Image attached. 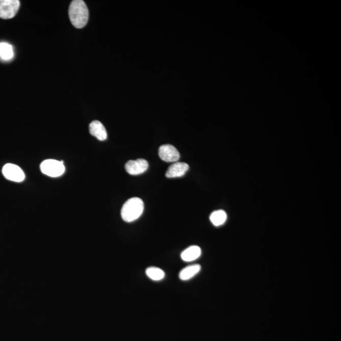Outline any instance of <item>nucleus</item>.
I'll list each match as a JSON object with an SVG mask.
<instances>
[{
  "label": "nucleus",
  "mask_w": 341,
  "mask_h": 341,
  "mask_svg": "<svg viewBox=\"0 0 341 341\" xmlns=\"http://www.w3.org/2000/svg\"><path fill=\"white\" fill-rule=\"evenodd\" d=\"M68 14L71 23L76 28H83L88 22L89 10L85 2L82 0H74L71 2Z\"/></svg>",
  "instance_id": "obj_1"
},
{
  "label": "nucleus",
  "mask_w": 341,
  "mask_h": 341,
  "mask_svg": "<svg viewBox=\"0 0 341 341\" xmlns=\"http://www.w3.org/2000/svg\"><path fill=\"white\" fill-rule=\"evenodd\" d=\"M144 202L140 198L134 197L124 203L121 208V217L123 221L131 223L137 220L144 211Z\"/></svg>",
  "instance_id": "obj_2"
},
{
  "label": "nucleus",
  "mask_w": 341,
  "mask_h": 341,
  "mask_svg": "<svg viewBox=\"0 0 341 341\" xmlns=\"http://www.w3.org/2000/svg\"><path fill=\"white\" fill-rule=\"evenodd\" d=\"M42 173L46 175L57 178L65 173V168L63 161L55 160H46L41 164Z\"/></svg>",
  "instance_id": "obj_3"
},
{
  "label": "nucleus",
  "mask_w": 341,
  "mask_h": 341,
  "mask_svg": "<svg viewBox=\"0 0 341 341\" xmlns=\"http://www.w3.org/2000/svg\"><path fill=\"white\" fill-rule=\"evenodd\" d=\"M18 0H0V18L10 19L14 18L20 7Z\"/></svg>",
  "instance_id": "obj_4"
},
{
  "label": "nucleus",
  "mask_w": 341,
  "mask_h": 341,
  "mask_svg": "<svg viewBox=\"0 0 341 341\" xmlns=\"http://www.w3.org/2000/svg\"><path fill=\"white\" fill-rule=\"evenodd\" d=\"M2 173L5 178L17 183H20L25 179V174L22 169L14 164H6L2 169Z\"/></svg>",
  "instance_id": "obj_5"
},
{
  "label": "nucleus",
  "mask_w": 341,
  "mask_h": 341,
  "mask_svg": "<svg viewBox=\"0 0 341 341\" xmlns=\"http://www.w3.org/2000/svg\"><path fill=\"white\" fill-rule=\"evenodd\" d=\"M159 155L161 160L166 162H176L180 158L178 150L173 145L166 144L163 145L159 149Z\"/></svg>",
  "instance_id": "obj_6"
},
{
  "label": "nucleus",
  "mask_w": 341,
  "mask_h": 341,
  "mask_svg": "<svg viewBox=\"0 0 341 341\" xmlns=\"http://www.w3.org/2000/svg\"><path fill=\"white\" fill-rule=\"evenodd\" d=\"M148 168H149V164L146 160H143V159L129 161L125 165L126 171L132 175H138V174L144 173L147 171Z\"/></svg>",
  "instance_id": "obj_7"
},
{
  "label": "nucleus",
  "mask_w": 341,
  "mask_h": 341,
  "mask_svg": "<svg viewBox=\"0 0 341 341\" xmlns=\"http://www.w3.org/2000/svg\"><path fill=\"white\" fill-rule=\"evenodd\" d=\"M189 166L187 163H176L169 167L166 176L169 178H178L183 176L189 170Z\"/></svg>",
  "instance_id": "obj_8"
},
{
  "label": "nucleus",
  "mask_w": 341,
  "mask_h": 341,
  "mask_svg": "<svg viewBox=\"0 0 341 341\" xmlns=\"http://www.w3.org/2000/svg\"><path fill=\"white\" fill-rule=\"evenodd\" d=\"M90 134L96 137L99 141H104L108 137L107 132L102 123L99 121H93L89 125Z\"/></svg>",
  "instance_id": "obj_9"
},
{
  "label": "nucleus",
  "mask_w": 341,
  "mask_h": 341,
  "mask_svg": "<svg viewBox=\"0 0 341 341\" xmlns=\"http://www.w3.org/2000/svg\"><path fill=\"white\" fill-rule=\"evenodd\" d=\"M201 253H202V250L199 247L191 246L181 253V257L183 261L189 263V261H193L199 258Z\"/></svg>",
  "instance_id": "obj_10"
},
{
  "label": "nucleus",
  "mask_w": 341,
  "mask_h": 341,
  "mask_svg": "<svg viewBox=\"0 0 341 341\" xmlns=\"http://www.w3.org/2000/svg\"><path fill=\"white\" fill-rule=\"evenodd\" d=\"M201 266L199 264L187 267L179 272V277L182 281H188L199 273Z\"/></svg>",
  "instance_id": "obj_11"
},
{
  "label": "nucleus",
  "mask_w": 341,
  "mask_h": 341,
  "mask_svg": "<svg viewBox=\"0 0 341 341\" xmlns=\"http://www.w3.org/2000/svg\"><path fill=\"white\" fill-rule=\"evenodd\" d=\"M227 219V214L225 211L219 210L214 211L210 216V220L215 226L223 225Z\"/></svg>",
  "instance_id": "obj_12"
},
{
  "label": "nucleus",
  "mask_w": 341,
  "mask_h": 341,
  "mask_svg": "<svg viewBox=\"0 0 341 341\" xmlns=\"http://www.w3.org/2000/svg\"><path fill=\"white\" fill-rule=\"evenodd\" d=\"M14 49L12 45L7 43H0V57L4 60H10L14 57Z\"/></svg>",
  "instance_id": "obj_13"
},
{
  "label": "nucleus",
  "mask_w": 341,
  "mask_h": 341,
  "mask_svg": "<svg viewBox=\"0 0 341 341\" xmlns=\"http://www.w3.org/2000/svg\"><path fill=\"white\" fill-rule=\"evenodd\" d=\"M146 274L153 281H159L165 278V273L162 269L154 267L147 269Z\"/></svg>",
  "instance_id": "obj_14"
}]
</instances>
